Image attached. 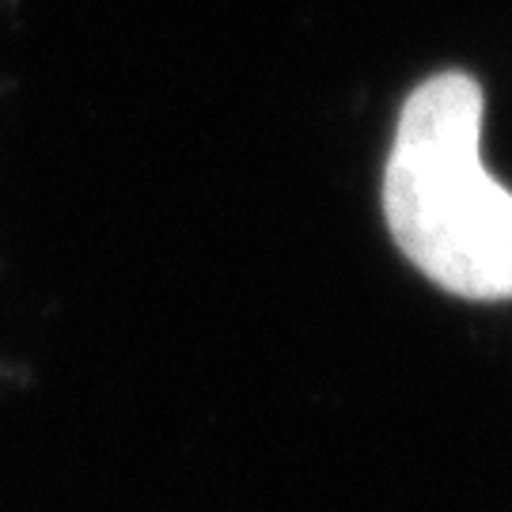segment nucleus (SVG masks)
<instances>
[{
    "mask_svg": "<svg viewBox=\"0 0 512 512\" xmlns=\"http://www.w3.org/2000/svg\"><path fill=\"white\" fill-rule=\"evenodd\" d=\"M482 88L437 73L406 95L384 167L387 228L421 274L463 300H512V190L478 156Z\"/></svg>",
    "mask_w": 512,
    "mask_h": 512,
    "instance_id": "1",
    "label": "nucleus"
}]
</instances>
